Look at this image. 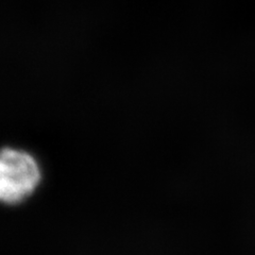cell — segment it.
<instances>
[{
    "label": "cell",
    "mask_w": 255,
    "mask_h": 255,
    "mask_svg": "<svg viewBox=\"0 0 255 255\" xmlns=\"http://www.w3.org/2000/svg\"><path fill=\"white\" fill-rule=\"evenodd\" d=\"M42 180L39 165L26 151L4 148L0 157V198L15 205L34 193Z\"/></svg>",
    "instance_id": "obj_1"
}]
</instances>
